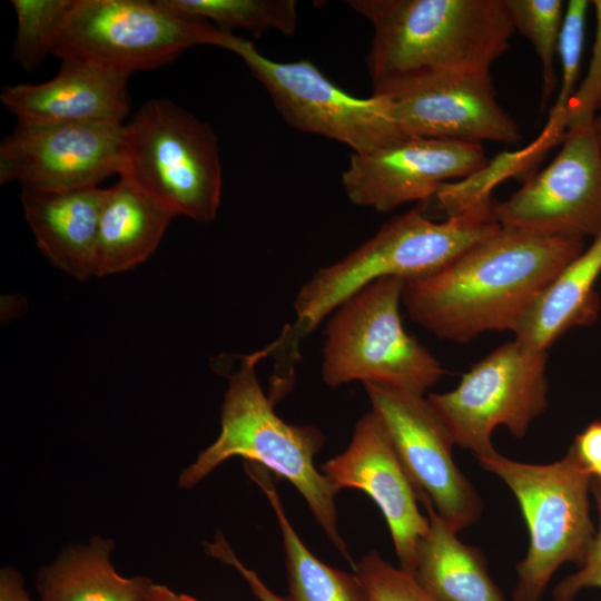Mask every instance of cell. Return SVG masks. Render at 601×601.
Returning <instances> with one entry per match:
<instances>
[{
  "label": "cell",
  "instance_id": "obj_1",
  "mask_svg": "<svg viewBox=\"0 0 601 601\" xmlns=\"http://www.w3.org/2000/svg\"><path fill=\"white\" fill-rule=\"evenodd\" d=\"M584 249L583 239L501 226L431 275L405 282L410 318L435 336L466 343L513 332L538 296Z\"/></svg>",
  "mask_w": 601,
  "mask_h": 601
},
{
  "label": "cell",
  "instance_id": "obj_2",
  "mask_svg": "<svg viewBox=\"0 0 601 601\" xmlns=\"http://www.w3.org/2000/svg\"><path fill=\"white\" fill-rule=\"evenodd\" d=\"M373 28L366 66L374 96L433 78L490 71L514 32L504 0H348Z\"/></svg>",
  "mask_w": 601,
  "mask_h": 601
},
{
  "label": "cell",
  "instance_id": "obj_3",
  "mask_svg": "<svg viewBox=\"0 0 601 601\" xmlns=\"http://www.w3.org/2000/svg\"><path fill=\"white\" fill-rule=\"evenodd\" d=\"M493 198L436 223L412 209L386 221L375 235L341 260L319 268L305 282L294 302L296 319L268 345L277 367L289 372L298 343L346 299L384 277L405 280L441 269L501 225Z\"/></svg>",
  "mask_w": 601,
  "mask_h": 601
},
{
  "label": "cell",
  "instance_id": "obj_4",
  "mask_svg": "<svg viewBox=\"0 0 601 601\" xmlns=\"http://www.w3.org/2000/svg\"><path fill=\"white\" fill-rule=\"evenodd\" d=\"M264 357V351L243 356L228 377L220 433L181 471L179 485L190 489L226 460L242 456L290 482L333 545L354 564L338 531L337 491L314 466L325 437L315 426L288 424L275 413L273 398L264 394L257 378L256 366Z\"/></svg>",
  "mask_w": 601,
  "mask_h": 601
},
{
  "label": "cell",
  "instance_id": "obj_5",
  "mask_svg": "<svg viewBox=\"0 0 601 601\" xmlns=\"http://www.w3.org/2000/svg\"><path fill=\"white\" fill-rule=\"evenodd\" d=\"M514 494L526 522L530 544L518 563L513 601H540L564 563H583L595 531L590 516L592 476L570 446L565 456L548 464L511 460L499 452L477 459Z\"/></svg>",
  "mask_w": 601,
  "mask_h": 601
},
{
  "label": "cell",
  "instance_id": "obj_6",
  "mask_svg": "<svg viewBox=\"0 0 601 601\" xmlns=\"http://www.w3.org/2000/svg\"><path fill=\"white\" fill-rule=\"evenodd\" d=\"M405 282L377 279L328 316L321 368L326 385L359 381L424 395L439 382L444 373L441 363L403 326Z\"/></svg>",
  "mask_w": 601,
  "mask_h": 601
},
{
  "label": "cell",
  "instance_id": "obj_7",
  "mask_svg": "<svg viewBox=\"0 0 601 601\" xmlns=\"http://www.w3.org/2000/svg\"><path fill=\"white\" fill-rule=\"evenodd\" d=\"M119 176L175 216L210 223L223 187L217 135L175 102L149 100L125 124V167Z\"/></svg>",
  "mask_w": 601,
  "mask_h": 601
},
{
  "label": "cell",
  "instance_id": "obj_8",
  "mask_svg": "<svg viewBox=\"0 0 601 601\" xmlns=\"http://www.w3.org/2000/svg\"><path fill=\"white\" fill-rule=\"evenodd\" d=\"M231 32L148 0H75L52 55L130 77L200 45L224 48Z\"/></svg>",
  "mask_w": 601,
  "mask_h": 601
},
{
  "label": "cell",
  "instance_id": "obj_9",
  "mask_svg": "<svg viewBox=\"0 0 601 601\" xmlns=\"http://www.w3.org/2000/svg\"><path fill=\"white\" fill-rule=\"evenodd\" d=\"M546 351L519 339L506 342L465 373L445 393H430L431 406L449 430L454 444L477 459L496 450L493 431L506 427L523 437L548 405Z\"/></svg>",
  "mask_w": 601,
  "mask_h": 601
},
{
  "label": "cell",
  "instance_id": "obj_10",
  "mask_svg": "<svg viewBox=\"0 0 601 601\" xmlns=\"http://www.w3.org/2000/svg\"><path fill=\"white\" fill-rule=\"evenodd\" d=\"M224 49L238 56L294 129L318 135L365 154L405 137L385 97H355L307 59L272 60L247 39L230 33Z\"/></svg>",
  "mask_w": 601,
  "mask_h": 601
},
{
  "label": "cell",
  "instance_id": "obj_11",
  "mask_svg": "<svg viewBox=\"0 0 601 601\" xmlns=\"http://www.w3.org/2000/svg\"><path fill=\"white\" fill-rule=\"evenodd\" d=\"M493 214L504 227L583 239L601 231V152L593 124L566 128L561 149Z\"/></svg>",
  "mask_w": 601,
  "mask_h": 601
},
{
  "label": "cell",
  "instance_id": "obj_12",
  "mask_svg": "<svg viewBox=\"0 0 601 601\" xmlns=\"http://www.w3.org/2000/svg\"><path fill=\"white\" fill-rule=\"evenodd\" d=\"M364 387L417 493L428 496L436 513L455 532L475 523L482 501L456 466L454 441L427 398L372 383Z\"/></svg>",
  "mask_w": 601,
  "mask_h": 601
},
{
  "label": "cell",
  "instance_id": "obj_13",
  "mask_svg": "<svg viewBox=\"0 0 601 601\" xmlns=\"http://www.w3.org/2000/svg\"><path fill=\"white\" fill-rule=\"evenodd\" d=\"M125 167V124L18 122L0 145V184L68 190L99 186Z\"/></svg>",
  "mask_w": 601,
  "mask_h": 601
},
{
  "label": "cell",
  "instance_id": "obj_14",
  "mask_svg": "<svg viewBox=\"0 0 601 601\" xmlns=\"http://www.w3.org/2000/svg\"><path fill=\"white\" fill-rule=\"evenodd\" d=\"M489 166L482 144L405 136L378 149L349 156L342 186L351 203L380 213L426 200L453 179Z\"/></svg>",
  "mask_w": 601,
  "mask_h": 601
},
{
  "label": "cell",
  "instance_id": "obj_15",
  "mask_svg": "<svg viewBox=\"0 0 601 601\" xmlns=\"http://www.w3.org/2000/svg\"><path fill=\"white\" fill-rule=\"evenodd\" d=\"M336 491L366 493L386 520L401 569L414 575L416 552L430 521L417 505V490L380 416L371 411L355 424L346 450L322 466Z\"/></svg>",
  "mask_w": 601,
  "mask_h": 601
},
{
  "label": "cell",
  "instance_id": "obj_16",
  "mask_svg": "<svg viewBox=\"0 0 601 601\" xmlns=\"http://www.w3.org/2000/svg\"><path fill=\"white\" fill-rule=\"evenodd\" d=\"M387 99L404 136L474 144L521 140L516 121L497 102L490 71L443 75Z\"/></svg>",
  "mask_w": 601,
  "mask_h": 601
},
{
  "label": "cell",
  "instance_id": "obj_17",
  "mask_svg": "<svg viewBox=\"0 0 601 601\" xmlns=\"http://www.w3.org/2000/svg\"><path fill=\"white\" fill-rule=\"evenodd\" d=\"M128 79L88 62L61 60L53 78L4 85L0 99L20 124L124 125L130 111Z\"/></svg>",
  "mask_w": 601,
  "mask_h": 601
},
{
  "label": "cell",
  "instance_id": "obj_18",
  "mask_svg": "<svg viewBox=\"0 0 601 601\" xmlns=\"http://www.w3.org/2000/svg\"><path fill=\"white\" fill-rule=\"evenodd\" d=\"M107 188L21 189L24 218L37 246L55 267L77 280L95 276L96 243Z\"/></svg>",
  "mask_w": 601,
  "mask_h": 601
},
{
  "label": "cell",
  "instance_id": "obj_19",
  "mask_svg": "<svg viewBox=\"0 0 601 601\" xmlns=\"http://www.w3.org/2000/svg\"><path fill=\"white\" fill-rule=\"evenodd\" d=\"M175 217L132 180L119 176L107 188L100 213L95 276L121 274L146 262Z\"/></svg>",
  "mask_w": 601,
  "mask_h": 601
},
{
  "label": "cell",
  "instance_id": "obj_20",
  "mask_svg": "<svg viewBox=\"0 0 601 601\" xmlns=\"http://www.w3.org/2000/svg\"><path fill=\"white\" fill-rule=\"evenodd\" d=\"M600 274L601 231L538 296L513 331L515 338L546 351L571 328L593 324L600 311L594 288Z\"/></svg>",
  "mask_w": 601,
  "mask_h": 601
},
{
  "label": "cell",
  "instance_id": "obj_21",
  "mask_svg": "<svg viewBox=\"0 0 601 601\" xmlns=\"http://www.w3.org/2000/svg\"><path fill=\"white\" fill-rule=\"evenodd\" d=\"M417 496L430 521L416 552L414 577L421 587L437 601H505L481 551L457 538L427 495Z\"/></svg>",
  "mask_w": 601,
  "mask_h": 601
},
{
  "label": "cell",
  "instance_id": "obj_22",
  "mask_svg": "<svg viewBox=\"0 0 601 601\" xmlns=\"http://www.w3.org/2000/svg\"><path fill=\"white\" fill-rule=\"evenodd\" d=\"M114 542L93 538L72 545L37 577L40 601H142L152 581L120 575L110 561Z\"/></svg>",
  "mask_w": 601,
  "mask_h": 601
},
{
  "label": "cell",
  "instance_id": "obj_23",
  "mask_svg": "<svg viewBox=\"0 0 601 601\" xmlns=\"http://www.w3.org/2000/svg\"><path fill=\"white\" fill-rule=\"evenodd\" d=\"M245 469L263 490L276 514L286 554L292 601H367L357 575L328 566L305 546L289 522L265 467L253 463Z\"/></svg>",
  "mask_w": 601,
  "mask_h": 601
},
{
  "label": "cell",
  "instance_id": "obj_24",
  "mask_svg": "<svg viewBox=\"0 0 601 601\" xmlns=\"http://www.w3.org/2000/svg\"><path fill=\"white\" fill-rule=\"evenodd\" d=\"M180 17L203 19L226 28L245 29L254 36L268 30L292 36L297 26L294 0H157Z\"/></svg>",
  "mask_w": 601,
  "mask_h": 601
},
{
  "label": "cell",
  "instance_id": "obj_25",
  "mask_svg": "<svg viewBox=\"0 0 601 601\" xmlns=\"http://www.w3.org/2000/svg\"><path fill=\"white\" fill-rule=\"evenodd\" d=\"M514 31H519L534 47L540 60L542 92L540 110L558 86L554 60L565 4L562 0H504Z\"/></svg>",
  "mask_w": 601,
  "mask_h": 601
},
{
  "label": "cell",
  "instance_id": "obj_26",
  "mask_svg": "<svg viewBox=\"0 0 601 601\" xmlns=\"http://www.w3.org/2000/svg\"><path fill=\"white\" fill-rule=\"evenodd\" d=\"M75 0H11L17 16L12 59L24 70L39 67L52 53Z\"/></svg>",
  "mask_w": 601,
  "mask_h": 601
},
{
  "label": "cell",
  "instance_id": "obj_27",
  "mask_svg": "<svg viewBox=\"0 0 601 601\" xmlns=\"http://www.w3.org/2000/svg\"><path fill=\"white\" fill-rule=\"evenodd\" d=\"M591 1L570 0L565 4L558 53L561 65L560 89L551 108L548 131L562 137L566 131L568 106L580 77L584 28Z\"/></svg>",
  "mask_w": 601,
  "mask_h": 601
},
{
  "label": "cell",
  "instance_id": "obj_28",
  "mask_svg": "<svg viewBox=\"0 0 601 601\" xmlns=\"http://www.w3.org/2000/svg\"><path fill=\"white\" fill-rule=\"evenodd\" d=\"M367 601H437L414 575L385 561L371 550L355 565Z\"/></svg>",
  "mask_w": 601,
  "mask_h": 601
},
{
  "label": "cell",
  "instance_id": "obj_29",
  "mask_svg": "<svg viewBox=\"0 0 601 601\" xmlns=\"http://www.w3.org/2000/svg\"><path fill=\"white\" fill-rule=\"evenodd\" d=\"M591 6L595 14L592 52L588 71L569 102L566 128L593 124L601 109V0Z\"/></svg>",
  "mask_w": 601,
  "mask_h": 601
},
{
  "label": "cell",
  "instance_id": "obj_30",
  "mask_svg": "<svg viewBox=\"0 0 601 601\" xmlns=\"http://www.w3.org/2000/svg\"><path fill=\"white\" fill-rule=\"evenodd\" d=\"M591 493L599 513V529L580 569L554 588L555 601H572L584 589H601V481L591 484Z\"/></svg>",
  "mask_w": 601,
  "mask_h": 601
},
{
  "label": "cell",
  "instance_id": "obj_31",
  "mask_svg": "<svg viewBox=\"0 0 601 601\" xmlns=\"http://www.w3.org/2000/svg\"><path fill=\"white\" fill-rule=\"evenodd\" d=\"M208 553L234 566L242 577L246 580L253 593L259 601H288L275 594L267 585L258 578L256 572L246 568L233 552L231 548L227 543L226 539L218 533L211 543L207 544Z\"/></svg>",
  "mask_w": 601,
  "mask_h": 601
},
{
  "label": "cell",
  "instance_id": "obj_32",
  "mask_svg": "<svg viewBox=\"0 0 601 601\" xmlns=\"http://www.w3.org/2000/svg\"><path fill=\"white\" fill-rule=\"evenodd\" d=\"M579 461L592 477L601 475V421L589 424L571 445Z\"/></svg>",
  "mask_w": 601,
  "mask_h": 601
},
{
  "label": "cell",
  "instance_id": "obj_33",
  "mask_svg": "<svg viewBox=\"0 0 601 601\" xmlns=\"http://www.w3.org/2000/svg\"><path fill=\"white\" fill-rule=\"evenodd\" d=\"M0 601H33L24 589L23 578L13 568L0 571Z\"/></svg>",
  "mask_w": 601,
  "mask_h": 601
},
{
  "label": "cell",
  "instance_id": "obj_34",
  "mask_svg": "<svg viewBox=\"0 0 601 601\" xmlns=\"http://www.w3.org/2000/svg\"><path fill=\"white\" fill-rule=\"evenodd\" d=\"M142 601H180L168 587L154 584Z\"/></svg>",
  "mask_w": 601,
  "mask_h": 601
},
{
  "label": "cell",
  "instance_id": "obj_35",
  "mask_svg": "<svg viewBox=\"0 0 601 601\" xmlns=\"http://www.w3.org/2000/svg\"><path fill=\"white\" fill-rule=\"evenodd\" d=\"M593 130H594V134H595V137H597V141H598V145H599V148H600V152H601V109L599 110L598 115L594 118Z\"/></svg>",
  "mask_w": 601,
  "mask_h": 601
},
{
  "label": "cell",
  "instance_id": "obj_36",
  "mask_svg": "<svg viewBox=\"0 0 601 601\" xmlns=\"http://www.w3.org/2000/svg\"><path fill=\"white\" fill-rule=\"evenodd\" d=\"M179 600L180 601H198V600H196V599H194V598H191L189 595H186V594H180Z\"/></svg>",
  "mask_w": 601,
  "mask_h": 601
}]
</instances>
